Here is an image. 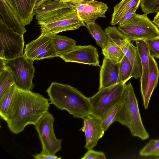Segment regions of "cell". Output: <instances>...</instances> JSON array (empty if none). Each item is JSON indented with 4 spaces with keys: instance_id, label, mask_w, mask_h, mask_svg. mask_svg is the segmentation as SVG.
Masks as SVG:
<instances>
[{
    "instance_id": "14",
    "label": "cell",
    "mask_w": 159,
    "mask_h": 159,
    "mask_svg": "<svg viewBox=\"0 0 159 159\" xmlns=\"http://www.w3.org/2000/svg\"><path fill=\"white\" fill-rule=\"evenodd\" d=\"M119 65L104 57L100 67L98 90L117 84Z\"/></svg>"
},
{
    "instance_id": "2",
    "label": "cell",
    "mask_w": 159,
    "mask_h": 159,
    "mask_svg": "<svg viewBox=\"0 0 159 159\" xmlns=\"http://www.w3.org/2000/svg\"><path fill=\"white\" fill-rule=\"evenodd\" d=\"M46 91L50 104H53L59 109L66 110L74 118L83 119L91 113L89 98L70 85L53 82Z\"/></svg>"
},
{
    "instance_id": "30",
    "label": "cell",
    "mask_w": 159,
    "mask_h": 159,
    "mask_svg": "<svg viewBox=\"0 0 159 159\" xmlns=\"http://www.w3.org/2000/svg\"><path fill=\"white\" fill-rule=\"evenodd\" d=\"M140 6L144 14L157 12L159 10V0H141Z\"/></svg>"
},
{
    "instance_id": "22",
    "label": "cell",
    "mask_w": 159,
    "mask_h": 159,
    "mask_svg": "<svg viewBox=\"0 0 159 159\" xmlns=\"http://www.w3.org/2000/svg\"><path fill=\"white\" fill-rule=\"evenodd\" d=\"M50 36L52 44L58 57L76 45V41L70 38L57 34Z\"/></svg>"
},
{
    "instance_id": "17",
    "label": "cell",
    "mask_w": 159,
    "mask_h": 159,
    "mask_svg": "<svg viewBox=\"0 0 159 159\" xmlns=\"http://www.w3.org/2000/svg\"><path fill=\"white\" fill-rule=\"evenodd\" d=\"M0 19L7 26L21 34L26 32L25 25L5 0H0Z\"/></svg>"
},
{
    "instance_id": "35",
    "label": "cell",
    "mask_w": 159,
    "mask_h": 159,
    "mask_svg": "<svg viewBox=\"0 0 159 159\" xmlns=\"http://www.w3.org/2000/svg\"><path fill=\"white\" fill-rule=\"evenodd\" d=\"M33 158L35 159H61V157H58L55 155H52L40 153L33 155Z\"/></svg>"
},
{
    "instance_id": "36",
    "label": "cell",
    "mask_w": 159,
    "mask_h": 159,
    "mask_svg": "<svg viewBox=\"0 0 159 159\" xmlns=\"http://www.w3.org/2000/svg\"><path fill=\"white\" fill-rule=\"evenodd\" d=\"M152 22L159 29V10L157 12V14L152 20Z\"/></svg>"
},
{
    "instance_id": "18",
    "label": "cell",
    "mask_w": 159,
    "mask_h": 159,
    "mask_svg": "<svg viewBox=\"0 0 159 159\" xmlns=\"http://www.w3.org/2000/svg\"><path fill=\"white\" fill-rule=\"evenodd\" d=\"M108 8L105 3L94 0L88 3L78 14L86 24L94 23L98 18L106 17L105 14Z\"/></svg>"
},
{
    "instance_id": "24",
    "label": "cell",
    "mask_w": 159,
    "mask_h": 159,
    "mask_svg": "<svg viewBox=\"0 0 159 159\" xmlns=\"http://www.w3.org/2000/svg\"><path fill=\"white\" fill-rule=\"evenodd\" d=\"M0 98L15 83L13 77L5 67L3 60L0 59Z\"/></svg>"
},
{
    "instance_id": "23",
    "label": "cell",
    "mask_w": 159,
    "mask_h": 159,
    "mask_svg": "<svg viewBox=\"0 0 159 159\" xmlns=\"http://www.w3.org/2000/svg\"><path fill=\"white\" fill-rule=\"evenodd\" d=\"M86 24L85 27L97 44L102 49L104 48L109 41V38L105 31L95 22Z\"/></svg>"
},
{
    "instance_id": "15",
    "label": "cell",
    "mask_w": 159,
    "mask_h": 159,
    "mask_svg": "<svg viewBox=\"0 0 159 159\" xmlns=\"http://www.w3.org/2000/svg\"><path fill=\"white\" fill-rule=\"evenodd\" d=\"M24 25L30 24L36 0H5Z\"/></svg>"
},
{
    "instance_id": "16",
    "label": "cell",
    "mask_w": 159,
    "mask_h": 159,
    "mask_svg": "<svg viewBox=\"0 0 159 159\" xmlns=\"http://www.w3.org/2000/svg\"><path fill=\"white\" fill-rule=\"evenodd\" d=\"M72 7L70 4L61 0L45 2L34 9L33 13L37 21H42L59 13L63 9Z\"/></svg>"
},
{
    "instance_id": "19",
    "label": "cell",
    "mask_w": 159,
    "mask_h": 159,
    "mask_svg": "<svg viewBox=\"0 0 159 159\" xmlns=\"http://www.w3.org/2000/svg\"><path fill=\"white\" fill-rule=\"evenodd\" d=\"M135 41L141 61L142 72L140 77L141 91L143 97L145 93L148 77L150 54L148 46L143 40H137Z\"/></svg>"
},
{
    "instance_id": "32",
    "label": "cell",
    "mask_w": 159,
    "mask_h": 159,
    "mask_svg": "<svg viewBox=\"0 0 159 159\" xmlns=\"http://www.w3.org/2000/svg\"><path fill=\"white\" fill-rule=\"evenodd\" d=\"M81 159H106L103 152L95 151L92 149L89 150Z\"/></svg>"
},
{
    "instance_id": "7",
    "label": "cell",
    "mask_w": 159,
    "mask_h": 159,
    "mask_svg": "<svg viewBox=\"0 0 159 159\" xmlns=\"http://www.w3.org/2000/svg\"><path fill=\"white\" fill-rule=\"evenodd\" d=\"M125 84L117 83L103 88L89 98L92 107L91 114L101 119L109 108L120 101Z\"/></svg>"
},
{
    "instance_id": "3",
    "label": "cell",
    "mask_w": 159,
    "mask_h": 159,
    "mask_svg": "<svg viewBox=\"0 0 159 159\" xmlns=\"http://www.w3.org/2000/svg\"><path fill=\"white\" fill-rule=\"evenodd\" d=\"M116 121L128 127L134 136L137 137L142 140L149 137V134L143 123L138 100L130 82L125 84L116 115Z\"/></svg>"
},
{
    "instance_id": "20",
    "label": "cell",
    "mask_w": 159,
    "mask_h": 159,
    "mask_svg": "<svg viewBox=\"0 0 159 159\" xmlns=\"http://www.w3.org/2000/svg\"><path fill=\"white\" fill-rule=\"evenodd\" d=\"M159 76V69L157 62L153 57L150 56L148 82L144 94L142 97L143 105L146 109L148 108L152 93L157 85Z\"/></svg>"
},
{
    "instance_id": "31",
    "label": "cell",
    "mask_w": 159,
    "mask_h": 159,
    "mask_svg": "<svg viewBox=\"0 0 159 159\" xmlns=\"http://www.w3.org/2000/svg\"><path fill=\"white\" fill-rule=\"evenodd\" d=\"M143 40L148 46L150 56L159 59V36Z\"/></svg>"
},
{
    "instance_id": "27",
    "label": "cell",
    "mask_w": 159,
    "mask_h": 159,
    "mask_svg": "<svg viewBox=\"0 0 159 159\" xmlns=\"http://www.w3.org/2000/svg\"><path fill=\"white\" fill-rule=\"evenodd\" d=\"M133 67L129 60L124 56L120 63L118 77L117 83H125L132 78Z\"/></svg>"
},
{
    "instance_id": "5",
    "label": "cell",
    "mask_w": 159,
    "mask_h": 159,
    "mask_svg": "<svg viewBox=\"0 0 159 159\" xmlns=\"http://www.w3.org/2000/svg\"><path fill=\"white\" fill-rule=\"evenodd\" d=\"M118 29L131 42L144 40L159 36V29L148 17L147 15L135 13Z\"/></svg>"
},
{
    "instance_id": "26",
    "label": "cell",
    "mask_w": 159,
    "mask_h": 159,
    "mask_svg": "<svg viewBox=\"0 0 159 159\" xmlns=\"http://www.w3.org/2000/svg\"><path fill=\"white\" fill-rule=\"evenodd\" d=\"M16 87L14 83L4 95L0 98V115L1 118L5 121L8 111L13 99Z\"/></svg>"
},
{
    "instance_id": "21",
    "label": "cell",
    "mask_w": 159,
    "mask_h": 159,
    "mask_svg": "<svg viewBox=\"0 0 159 159\" xmlns=\"http://www.w3.org/2000/svg\"><path fill=\"white\" fill-rule=\"evenodd\" d=\"M141 0H122L113 8L110 24L112 25L118 24L121 18L132 9L139 8Z\"/></svg>"
},
{
    "instance_id": "4",
    "label": "cell",
    "mask_w": 159,
    "mask_h": 159,
    "mask_svg": "<svg viewBox=\"0 0 159 159\" xmlns=\"http://www.w3.org/2000/svg\"><path fill=\"white\" fill-rule=\"evenodd\" d=\"M38 22L40 27L41 35L49 36L76 30L86 25L78 16L77 9L70 7L64 8L58 13Z\"/></svg>"
},
{
    "instance_id": "33",
    "label": "cell",
    "mask_w": 159,
    "mask_h": 159,
    "mask_svg": "<svg viewBox=\"0 0 159 159\" xmlns=\"http://www.w3.org/2000/svg\"><path fill=\"white\" fill-rule=\"evenodd\" d=\"M69 3L71 7L76 9L80 6L87 4L94 0H61Z\"/></svg>"
},
{
    "instance_id": "1",
    "label": "cell",
    "mask_w": 159,
    "mask_h": 159,
    "mask_svg": "<svg viewBox=\"0 0 159 159\" xmlns=\"http://www.w3.org/2000/svg\"><path fill=\"white\" fill-rule=\"evenodd\" d=\"M49 100L38 93L16 87L6 120L10 130L17 134L30 125H34L48 111Z\"/></svg>"
},
{
    "instance_id": "10",
    "label": "cell",
    "mask_w": 159,
    "mask_h": 159,
    "mask_svg": "<svg viewBox=\"0 0 159 159\" xmlns=\"http://www.w3.org/2000/svg\"><path fill=\"white\" fill-rule=\"evenodd\" d=\"M105 31L109 40L118 45L127 57L133 67L132 77L135 79L140 78L142 66L139 55L136 47L115 26H108Z\"/></svg>"
},
{
    "instance_id": "8",
    "label": "cell",
    "mask_w": 159,
    "mask_h": 159,
    "mask_svg": "<svg viewBox=\"0 0 159 159\" xmlns=\"http://www.w3.org/2000/svg\"><path fill=\"white\" fill-rule=\"evenodd\" d=\"M23 34L9 28L0 19V58L10 60L24 55Z\"/></svg>"
},
{
    "instance_id": "11",
    "label": "cell",
    "mask_w": 159,
    "mask_h": 159,
    "mask_svg": "<svg viewBox=\"0 0 159 159\" xmlns=\"http://www.w3.org/2000/svg\"><path fill=\"white\" fill-rule=\"evenodd\" d=\"M24 56L33 61L58 57L50 36L42 35L25 45Z\"/></svg>"
},
{
    "instance_id": "28",
    "label": "cell",
    "mask_w": 159,
    "mask_h": 159,
    "mask_svg": "<svg viewBox=\"0 0 159 159\" xmlns=\"http://www.w3.org/2000/svg\"><path fill=\"white\" fill-rule=\"evenodd\" d=\"M120 101L109 108L101 118V124L104 131H107L110 126L116 121V115L119 107Z\"/></svg>"
},
{
    "instance_id": "6",
    "label": "cell",
    "mask_w": 159,
    "mask_h": 159,
    "mask_svg": "<svg viewBox=\"0 0 159 159\" xmlns=\"http://www.w3.org/2000/svg\"><path fill=\"white\" fill-rule=\"evenodd\" d=\"M2 59L5 67L12 75L16 87L32 91L34 86L33 83L35 72L34 61L27 59L24 55L11 60Z\"/></svg>"
},
{
    "instance_id": "25",
    "label": "cell",
    "mask_w": 159,
    "mask_h": 159,
    "mask_svg": "<svg viewBox=\"0 0 159 159\" xmlns=\"http://www.w3.org/2000/svg\"><path fill=\"white\" fill-rule=\"evenodd\" d=\"M102 51L104 57L116 64L120 63L125 55L120 48L110 40Z\"/></svg>"
},
{
    "instance_id": "13",
    "label": "cell",
    "mask_w": 159,
    "mask_h": 159,
    "mask_svg": "<svg viewBox=\"0 0 159 159\" xmlns=\"http://www.w3.org/2000/svg\"><path fill=\"white\" fill-rule=\"evenodd\" d=\"M83 119L84 125L80 130L85 133L84 148L88 150L92 149L103 137L105 131L102 127L101 118L90 114Z\"/></svg>"
},
{
    "instance_id": "29",
    "label": "cell",
    "mask_w": 159,
    "mask_h": 159,
    "mask_svg": "<svg viewBox=\"0 0 159 159\" xmlns=\"http://www.w3.org/2000/svg\"><path fill=\"white\" fill-rule=\"evenodd\" d=\"M142 156H159V139H151L139 152Z\"/></svg>"
},
{
    "instance_id": "12",
    "label": "cell",
    "mask_w": 159,
    "mask_h": 159,
    "mask_svg": "<svg viewBox=\"0 0 159 159\" xmlns=\"http://www.w3.org/2000/svg\"><path fill=\"white\" fill-rule=\"evenodd\" d=\"M58 57L66 62L100 66L97 48L92 45H76Z\"/></svg>"
},
{
    "instance_id": "34",
    "label": "cell",
    "mask_w": 159,
    "mask_h": 159,
    "mask_svg": "<svg viewBox=\"0 0 159 159\" xmlns=\"http://www.w3.org/2000/svg\"><path fill=\"white\" fill-rule=\"evenodd\" d=\"M138 9V8H134L128 13L121 18L117 24L119 25H121L129 20L136 13L135 12Z\"/></svg>"
},
{
    "instance_id": "9",
    "label": "cell",
    "mask_w": 159,
    "mask_h": 159,
    "mask_svg": "<svg viewBox=\"0 0 159 159\" xmlns=\"http://www.w3.org/2000/svg\"><path fill=\"white\" fill-rule=\"evenodd\" d=\"M54 121L53 116L48 111L34 125L42 145V153L54 155L61 149L62 139L56 137Z\"/></svg>"
},
{
    "instance_id": "37",
    "label": "cell",
    "mask_w": 159,
    "mask_h": 159,
    "mask_svg": "<svg viewBox=\"0 0 159 159\" xmlns=\"http://www.w3.org/2000/svg\"><path fill=\"white\" fill-rule=\"evenodd\" d=\"M51 0H36V2L35 4V7L38 6L40 5L43 2L48 1H51Z\"/></svg>"
}]
</instances>
